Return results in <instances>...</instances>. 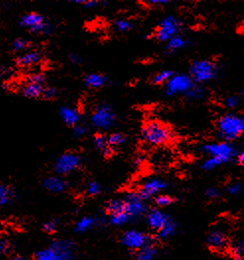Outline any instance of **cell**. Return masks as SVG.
Listing matches in <instances>:
<instances>
[{
    "label": "cell",
    "instance_id": "cell-44",
    "mask_svg": "<svg viewBox=\"0 0 244 260\" xmlns=\"http://www.w3.org/2000/svg\"><path fill=\"white\" fill-rule=\"evenodd\" d=\"M220 194H221L220 190H219L218 188H215V187H209V188L206 190V195H207L209 198H211V199L219 197Z\"/></svg>",
    "mask_w": 244,
    "mask_h": 260
},
{
    "label": "cell",
    "instance_id": "cell-19",
    "mask_svg": "<svg viewBox=\"0 0 244 260\" xmlns=\"http://www.w3.org/2000/svg\"><path fill=\"white\" fill-rule=\"evenodd\" d=\"M44 88H45V85H40V84L27 81L22 88V94L23 96L29 99H37V98L42 97Z\"/></svg>",
    "mask_w": 244,
    "mask_h": 260
},
{
    "label": "cell",
    "instance_id": "cell-41",
    "mask_svg": "<svg viewBox=\"0 0 244 260\" xmlns=\"http://www.w3.org/2000/svg\"><path fill=\"white\" fill-rule=\"evenodd\" d=\"M233 254L237 259H240L243 257V242H240L239 244H235L233 249Z\"/></svg>",
    "mask_w": 244,
    "mask_h": 260
},
{
    "label": "cell",
    "instance_id": "cell-37",
    "mask_svg": "<svg viewBox=\"0 0 244 260\" xmlns=\"http://www.w3.org/2000/svg\"><path fill=\"white\" fill-rule=\"evenodd\" d=\"M27 81L36 83V84H40V85H45L46 78H45V76L42 73H34V74L30 75L28 77Z\"/></svg>",
    "mask_w": 244,
    "mask_h": 260
},
{
    "label": "cell",
    "instance_id": "cell-32",
    "mask_svg": "<svg viewBox=\"0 0 244 260\" xmlns=\"http://www.w3.org/2000/svg\"><path fill=\"white\" fill-rule=\"evenodd\" d=\"M186 96L191 100H199L204 96V90L198 86H193L187 93Z\"/></svg>",
    "mask_w": 244,
    "mask_h": 260
},
{
    "label": "cell",
    "instance_id": "cell-8",
    "mask_svg": "<svg viewBox=\"0 0 244 260\" xmlns=\"http://www.w3.org/2000/svg\"><path fill=\"white\" fill-rule=\"evenodd\" d=\"M181 28V23L177 18L167 16L160 21L156 31L155 38L159 42H168L171 38L177 35Z\"/></svg>",
    "mask_w": 244,
    "mask_h": 260
},
{
    "label": "cell",
    "instance_id": "cell-14",
    "mask_svg": "<svg viewBox=\"0 0 244 260\" xmlns=\"http://www.w3.org/2000/svg\"><path fill=\"white\" fill-rule=\"evenodd\" d=\"M168 216L158 209H154L147 215V224L153 231H159L168 222Z\"/></svg>",
    "mask_w": 244,
    "mask_h": 260
},
{
    "label": "cell",
    "instance_id": "cell-39",
    "mask_svg": "<svg viewBox=\"0 0 244 260\" xmlns=\"http://www.w3.org/2000/svg\"><path fill=\"white\" fill-rule=\"evenodd\" d=\"M57 229H58V222L55 221V220H50V221L46 222V223L44 224V226H43V230H44L46 233H48V234L55 233V232L57 231Z\"/></svg>",
    "mask_w": 244,
    "mask_h": 260
},
{
    "label": "cell",
    "instance_id": "cell-42",
    "mask_svg": "<svg viewBox=\"0 0 244 260\" xmlns=\"http://www.w3.org/2000/svg\"><path fill=\"white\" fill-rule=\"evenodd\" d=\"M239 105V98L236 96H229L226 99V106L229 109H234Z\"/></svg>",
    "mask_w": 244,
    "mask_h": 260
},
{
    "label": "cell",
    "instance_id": "cell-25",
    "mask_svg": "<svg viewBox=\"0 0 244 260\" xmlns=\"http://www.w3.org/2000/svg\"><path fill=\"white\" fill-rule=\"evenodd\" d=\"M186 44H187L186 41L181 36L176 35L167 42L166 49L169 51H174L177 49H183L186 46Z\"/></svg>",
    "mask_w": 244,
    "mask_h": 260
},
{
    "label": "cell",
    "instance_id": "cell-16",
    "mask_svg": "<svg viewBox=\"0 0 244 260\" xmlns=\"http://www.w3.org/2000/svg\"><path fill=\"white\" fill-rule=\"evenodd\" d=\"M60 115L65 124L74 127L80 120V114L77 110L70 107H63L60 110Z\"/></svg>",
    "mask_w": 244,
    "mask_h": 260
},
{
    "label": "cell",
    "instance_id": "cell-2",
    "mask_svg": "<svg viewBox=\"0 0 244 260\" xmlns=\"http://www.w3.org/2000/svg\"><path fill=\"white\" fill-rule=\"evenodd\" d=\"M142 137L149 145L160 146L172 139V131L163 122L149 120L143 126Z\"/></svg>",
    "mask_w": 244,
    "mask_h": 260
},
{
    "label": "cell",
    "instance_id": "cell-28",
    "mask_svg": "<svg viewBox=\"0 0 244 260\" xmlns=\"http://www.w3.org/2000/svg\"><path fill=\"white\" fill-rule=\"evenodd\" d=\"M126 136L123 135L122 133H118V132H115L110 134L108 137H107V142H108V145L111 147L112 149L115 147H119L122 144H124L126 142Z\"/></svg>",
    "mask_w": 244,
    "mask_h": 260
},
{
    "label": "cell",
    "instance_id": "cell-46",
    "mask_svg": "<svg viewBox=\"0 0 244 260\" xmlns=\"http://www.w3.org/2000/svg\"><path fill=\"white\" fill-rule=\"evenodd\" d=\"M7 249H8V244H7V242H6L4 239L0 238V254L4 253Z\"/></svg>",
    "mask_w": 244,
    "mask_h": 260
},
{
    "label": "cell",
    "instance_id": "cell-10",
    "mask_svg": "<svg viewBox=\"0 0 244 260\" xmlns=\"http://www.w3.org/2000/svg\"><path fill=\"white\" fill-rule=\"evenodd\" d=\"M125 203L126 213L130 216V219L141 217L147 211V205L145 203V200L139 195V193L132 192L127 195Z\"/></svg>",
    "mask_w": 244,
    "mask_h": 260
},
{
    "label": "cell",
    "instance_id": "cell-43",
    "mask_svg": "<svg viewBox=\"0 0 244 260\" xmlns=\"http://www.w3.org/2000/svg\"><path fill=\"white\" fill-rule=\"evenodd\" d=\"M228 192L231 195L239 194L241 192V184L240 183H234L228 187Z\"/></svg>",
    "mask_w": 244,
    "mask_h": 260
},
{
    "label": "cell",
    "instance_id": "cell-26",
    "mask_svg": "<svg viewBox=\"0 0 244 260\" xmlns=\"http://www.w3.org/2000/svg\"><path fill=\"white\" fill-rule=\"evenodd\" d=\"M175 231H176V224L173 221L168 220V222L157 232V237L159 239H167L171 237L175 233Z\"/></svg>",
    "mask_w": 244,
    "mask_h": 260
},
{
    "label": "cell",
    "instance_id": "cell-7",
    "mask_svg": "<svg viewBox=\"0 0 244 260\" xmlns=\"http://www.w3.org/2000/svg\"><path fill=\"white\" fill-rule=\"evenodd\" d=\"M91 122L98 129H109L116 122V114L107 105L99 106L91 115Z\"/></svg>",
    "mask_w": 244,
    "mask_h": 260
},
{
    "label": "cell",
    "instance_id": "cell-11",
    "mask_svg": "<svg viewBox=\"0 0 244 260\" xmlns=\"http://www.w3.org/2000/svg\"><path fill=\"white\" fill-rule=\"evenodd\" d=\"M121 241L122 244L128 248L140 249L147 244L148 239L144 233L137 230H130L123 234Z\"/></svg>",
    "mask_w": 244,
    "mask_h": 260
},
{
    "label": "cell",
    "instance_id": "cell-13",
    "mask_svg": "<svg viewBox=\"0 0 244 260\" xmlns=\"http://www.w3.org/2000/svg\"><path fill=\"white\" fill-rule=\"evenodd\" d=\"M43 186L49 192L52 193H61L64 192L68 186V183L61 176H52L44 179Z\"/></svg>",
    "mask_w": 244,
    "mask_h": 260
},
{
    "label": "cell",
    "instance_id": "cell-23",
    "mask_svg": "<svg viewBox=\"0 0 244 260\" xmlns=\"http://www.w3.org/2000/svg\"><path fill=\"white\" fill-rule=\"evenodd\" d=\"M157 253V249L151 245V244H146L142 248L138 250L137 253V259L138 260H152Z\"/></svg>",
    "mask_w": 244,
    "mask_h": 260
},
{
    "label": "cell",
    "instance_id": "cell-40",
    "mask_svg": "<svg viewBox=\"0 0 244 260\" xmlns=\"http://www.w3.org/2000/svg\"><path fill=\"white\" fill-rule=\"evenodd\" d=\"M87 131H88V128L86 125L77 124L73 127V135H74V137H82L87 133Z\"/></svg>",
    "mask_w": 244,
    "mask_h": 260
},
{
    "label": "cell",
    "instance_id": "cell-12",
    "mask_svg": "<svg viewBox=\"0 0 244 260\" xmlns=\"http://www.w3.org/2000/svg\"><path fill=\"white\" fill-rule=\"evenodd\" d=\"M166 187H167V183L162 179H149L142 185V187L140 188V191H139V195L144 200H147V199H149L150 197H152L153 195H155L156 193H158L159 191L165 189Z\"/></svg>",
    "mask_w": 244,
    "mask_h": 260
},
{
    "label": "cell",
    "instance_id": "cell-36",
    "mask_svg": "<svg viewBox=\"0 0 244 260\" xmlns=\"http://www.w3.org/2000/svg\"><path fill=\"white\" fill-rule=\"evenodd\" d=\"M57 94H58V91L56 88L45 87L43 90V93H42V98L44 100H52L57 97Z\"/></svg>",
    "mask_w": 244,
    "mask_h": 260
},
{
    "label": "cell",
    "instance_id": "cell-45",
    "mask_svg": "<svg viewBox=\"0 0 244 260\" xmlns=\"http://www.w3.org/2000/svg\"><path fill=\"white\" fill-rule=\"evenodd\" d=\"M170 1L169 0H148L147 1L148 5H165L168 4Z\"/></svg>",
    "mask_w": 244,
    "mask_h": 260
},
{
    "label": "cell",
    "instance_id": "cell-1",
    "mask_svg": "<svg viewBox=\"0 0 244 260\" xmlns=\"http://www.w3.org/2000/svg\"><path fill=\"white\" fill-rule=\"evenodd\" d=\"M75 245L71 241L58 240L48 248L40 250L35 260H74Z\"/></svg>",
    "mask_w": 244,
    "mask_h": 260
},
{
    "label": "cell",
    "instance_id": "cell-51",
    "mask_svg": "<svg viewBox=\"0 0 244 260\" xmlns=\"http://www.w3.org/2000/svg\"><path fill=\"white\" fill-rule=\"evenodd\" d=\"M3 76V71H2V69L0 68V78Z\"/></svg>",
    "mask_w": 244,
    "mask_h": 260
},
{
    "label": "cell",
    "instance_id": "cell-18",
    "mask_svg": "<svg viewBox=\"0 0 244 260\" xmlns=\"http://www.w3.org/2000/svg\"><path fill=\"white\" fill-rule=\"evenodd\" d=\"M42 60V55L38 51L25 52L17 58V64L21 67H28L38 64Z\"/></svg>",
    "mask_w": 244,
    "mask_h": 260
},
{
    "label": "cell",
    "instance_id": "cell-35",
    "mask_svg": "<svg viewBox=\"0 0 244 260\" xmlns=\"http://www.w3.org/2000/svg\"><path fill=\"white\" fill-rule=\"evenodd\" d=\"M101 192V185L97 181H90L87 185V193L91 196H95Z\"/></svg>",
    "mask_w": 244,
    "mask_h": 260
},
{
    "label": "cell",
    "instance_id": "cell-4",
    "mask_svg": "<svg viewBox=\"0 0 244 260\" xmlns=\"http://www.w3.org/2000/svg\"><path fill=\"white\" fill-rule=\"evenodd\" d=\"M216 72V65L212 60H195L190 67V78L196 83H205L212 80Z\"/></svg>",
    "mask_w": 244,
    "mask_h": 260
},
{
    "label": "cell",
    "instance_id": "cell-38",
    "mask_svg": "<svg viewBox=\"0 0 244 260\" xmlns=\"http://www.w3.org/2000/svg\"><path fill=\"white\" fill-rule=\"evenodd\" d=\"M27 46H28V42L24 39H16L12 44L13 49L16 51H22V50L26 49Z\"/></svg>",
    "mask_w": 244,
    "mask_h": 260
},
{
    "label": "cell",
    "instance_id": "cell-21",
    "mask_svg": "<svg viewBox=\"0 0 244 260\" xmlns=\"http://www.w3.org/2000/svg\"><path fill=\"white\" fill-rule=\"evenodd\" d=\"M107 82V78L102 75V74H97V73H93V74H88L85 77V84L93 89H99L102 88Z\"/></svg>",
    "mask_w": 244,
    "mask_h": 260
},
{
    "label": "cell",
    "instance_id": "cell-47",
    "mask_svg": "<svg viewBox=\"0 0 244 260\" xmlns=\"http://www.w3.org/2000/svg\"><path fill=\"white\" fill-rule=\"evenodd\" d=\"M69 59H70V61H71L72 63H74V64H79L82 61V57H80L79 55H77V54H70Z\"/></svg>",
    "mask_w": 244,
    "mask_h": 260
},
{
    "label": "cell",
    "instance_id": "cell-33",
    "mask_svg": "<svg viewBox=\"0 0 244 260\" xmlns=\"http://www.w3.org/2000/svg\"><path fill=\"white\" fill-rule=\"evenodd\" d=\"M173 202V199L168 195H158L155 198V204L158 207H166Z\"/></svg>",
    "mask_w": 244,
    "mask_h": 260
},
{
    "label": "cell",
    "instance_id": "cell-30",
    "mask_svg": "<svg viewBox=\"0 0 244 260\" xmlns=\"http://www.w3.org/2000/svg\"><path fill=\"white\" fill-rule=\"evenodd\" d=\"M130 216L126 213V212H123V213H120V214H117L114 216H111V224L117 226V227H120V226H123L125 224H127L129 221H130Z\"/></svg>",
    "mask_w": 244,
    "mask_h": 260
},
{
    "label": "cell",
    "instance_id": "cell-29",
    "mask_svg": "<svg viewBox=\"0 0 244 260\" xmlns=\"http://www.w3.org/2000/svg\"><path fill=\"white\" fill-rule=\"evenodd\" d=\"M173 75H174V72L171 70H162L152 78L151 82L152 84H155V85L164 84L169 81Z\"/></svg>",
    "mask_w": 244,
    "mask_h": 260
},
{
    "label": "cell",
    "instance_id": "cell-6",
    "mask_svg": "<svg viewBox=\"0 0 244 260\" xmlns=\"http://www.w3.org/2000/svg\"><path fill=\"white\" fill-rule=\"evenodd\" d=\"M202 152L210 155L211 157L220 159L223 164L229 162L234 156V148L229 142L226 141L205 144L202 147Z\"/></svg>",
    "mask_w": 244,
    "mask_h": 260
},
{
    "label": "cell",
    "instance_id": "cell-5",
    "mask_svg": "<svg viewBox=\"0 0 244 260\" xmlns=\"http://www.w3.org/2000/svg\"><path fill=\"white\" fill-rule=\"evenodd\" d=\"M82 164V157L78 154L67 152L57 158L53 164V170L58 176L62 177L76 171Z\"/></svg>",
    "mask_w": 244,
    "mask_h": 260
},
{
    "label": "cell",
    "instance_id": "cell-24",
    "mask_svg": "<svg viewBox=\"0 0 244 260\" xmlns=\"http://www.w3.org/2000/svg\"><path fill=\"white\" fill-rule=\"evenodd\" d=\"M13 198H14L13 189L10 186L1 183L0 184V207L9 204Z\"/></svg>",
    "mask_w": 244,
    "mask_h": 260
},
{
    "label": "cell",
    "instance_id": "cell-22",
    "mask_svg": "<svg viewBox=\"0 0 244 260\" xmlns=\"http://www.w3.org/2000/svg\"><path fill=\"white\" fill-rule=\"evenodd\" d=\"M106 211L110 216H114L117 214L126 212V203L123 199H113L111 200L106 207Z\"/></svg>",
    "mask_w": 244,
    "mask_h": 260
},
{
    "label": "cell",
    "instance_id": "cell-15",
    "mask_svg": "<svg viewBox=\"0 0 244 260\" xmlns=\"http://www.w3.org/2000/svg\"><path fill=\"white\" fill-rule=\"evenodd\" d=\"M207 243L212 248L221 250V249H224L227 247L228 240H227L226 235L222 231L214 230L209 234V236L207 238Z\"/></svg>",
    "mask_w": 244,
    "mask_h": 260
},
{
    "label": "cell",
    "instance_id": "cell-31",
    "mask_svg": "<svg viewBox=\"0 0 244 260\" xmlns=\"http://www.w3.org/2000/svg\"><path fill=\"white\" fill-rule=\"evenodd\" d=\"M221 165H223V162L220 159L210 157L202 165V168L206 171H211V170H213L214 168H216L218 166H221Z\"/></svg>",
    "mask_w": 244,
    "mask_h": 260
},
{
    "label": "cell",
    "instance_id": "cell-9",
    "mask_svg": "<svg viewBox=\"0 0 244 260\" xmlns=\"http://www.w3.org/2000/svg\"><path fill=\"white\" fill-rule=\"evenodd\" d=\"M193 86L194 84L189 75H173L166 83V95L172 97L179 94H186Z\"/></svg>",
    "mask_w": 244,
    "mask_h": 260
},
{
    "label": "cell",
    "instance_id": "cell-27",
    "mask_svg": "<svg viewBox=\"0 0 244 260\" xmlns=\"http://www.w3.org/2000/svg\"><path fill=\"white\" fill-rule=\"evenodd\" d=\"M95 224V220L91 217H83L82 219H80L76 226H75V231L77 233H85L87 232L88 230H90L91 228L94 226Z\"/></svg>",
    "mask_w": 244,
    "mask_h": 260
},
{
    "label": "cell",
    "instance_id": "cell-3",
    "mask_svg": "<svg viewBox=\"0 0 244 260\" xmlns=\"http://www.w3.org/2000/svg\"><path fill=\"white\" fill-rule=\"evenodd\" d=\"M219 136L226 142L238 138L244 131V119L236 114L223 115L218 121Z\"/></svg>",
    "mask_w": 244,
    "mask_h": 260
},
{
    "label": "cell",
    "instance_id": "cell-50",
    "mask_svg": "<svg viewBox=\"0 0 244 260\" xmlns=\"http://www.w3.org/2000/svg\"><path fill=\"white\" fill-rule=\"evenodd\" d=\"M11 260H30L28 257H25V256H22V255H16V256H13Z\"/></svg>",
    "mask_w": 244,
    "mask_h": 260
},
{
    "label": "cell",
    "instance_id": "cell-34",
    "mask_svg": "<svg viewBox=\"0 0 244 260\" xmlns=\"http://www.w3.org/2000/svg\"><path fill=\"white\" fill-rule=\"evenodd\" d=\"M115 27L119 32H126V31H129L131 29V24L128 20L121 19V20L116 21Z\"/></svg>",
    "mask_w": 244,
    "mask_h": 260
},
{
    "label": "cell",
    "instance_id": "cell-49",
    "mask_svg": "<svg viewBox=\"0 0 244 260\" xmlns=\"http://www.w3.org/2000/svg\"><path fill=\"white\" fill-rule=\"evenodd\" d=\"M237 162L239 165H243L244 164V153L243 152H240L237 156Z\"/></svg>",
    "mask_w": 244,
    "mask_h": 260
},
{
    "label": "cell",
    "instance_id": "cell-17",
    "mask_svg": "<svg viewBox=\"0 0 244 260\" xmlns=\"http://www.w3.org/2000/svg\"><path fill=\"white\" fill-rule=\"evenodd\" d=\"M45 17L39 13H29L26 14L21 18L20 20V25L26 29H29L30 31H32L33 29H35L36 27H38L39 25H41L42 23H44Z\"/></svg>",
    "mask_w": 244,
    "mask_h": 260
},
{
    "label": "cell",
    "instance_id": "cell-48",
    "mask_svg": "<svg viewBox=\"0 0 244 260\" xmlns=\"http://www.w3.org/2000/svg\"><path fill=\"white\" fill-rule=\"evenodd\" d=\"M97 4L98 1H85V3H84L85 7H87V8H91V7H94V6H96Z\"/></svg>",
    "mask_w": 244,
    "mask_h": 260
},
{
    "label": "cell",
    "instance_id": "cell-20",
    "mask_svg": "<svg viewBox=\"0 0 244 260\" xmlns=\"http://www.w3.org/2000/svg\"><path fill=\"white\" fill-rule=\"evenodd\" d=\"M94 145L97 148L98 150L102 153V155L106 158H109L113 155V149L108 145L107 142V137L104 134L98 133L94 136L93 139Z\"/></svg>",
    "mask_w": 244,
    "mask_h": 260
}]
</instances>
